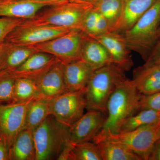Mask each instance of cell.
<instances>
[{
  "label": "cell",
  "mask_w": 160,
  "mask_h": 160,
  "mask_svg": "<svg viewBox=\"0 0 160 160\" xmlns=\"http://www.w3.org/2000/svg\"><path fill=\"white\" fill-rule=\"evenodd\" d=\"M141 95L132 80L127 78L120 84L108 100L106 122L96 137H103L118 133L124 122L138 112Z\"/></svg>",
  "instance_id": "6da1fadb"
},
{
  "label": "cell",
  "mask_w": 160,
  "mask_h": 160,
  "mask_svg": "<svg viewBox=\"0 0 160 160\" xmlns=\"http://www.w3.org/2000/svg\"><path fill=\"white\" fill-rule=\"evenodd\" d=\"M160 0L153 4L131 28L121 34L130 51L146 61L159 41Z\"/></svg>",
  "instance_id": "7a4b0ae2"
},
{
  "label": "cell",
  "mask_w": 160,
  "mask_h": 160,
  "mask_svg": "<svg viewBox=\"0 0 160 160\" xmlns=\"http://www.w3.org/2000/svg\"><path fill=\"white\" fill-rule=\"evenodd\" d=\"M126 79L125 71L113 64L94 70L85 89L86 109L107 114L106 106L109 98Z\"/></svg>",
  "instance_id": "3957f363"
},
{
  "label": "cell",
  "mask_w": 160,
  "mask_h": 160,
  "mask_svg": "<svg viewBox=\"0 0 160 160\" xmlns=\"http://www.w3.org/2000/svg\"><path fill=\"white\" fill-rule=\"evenodd\" d=\"M69 129L48 116L33 131L36 160H57L69 141Z\"/></svg>",
  "instance_id": "277c9868"
},
{
  "label": "cell",
  "mask_w": 160,
  "mask_h": 160,
  "mask_svg": "<svg viewBox=\"0 0 160 160\" xmlns=\"http://www.w3.org/2000/svg\"><path fill=\"white\" fill-rule=\"evenodd\" d=\"M66 2L39 12L34 17L24 20L22 25H46L81 30L85 15L92 6L72 1L67 4Z\"/></svg>",
  "instance_id": "5b68a950"
},
{
  "label": "cell",
  "mask_w": 160,
  "mask_h": 160,
  "mask_svg": "<svg viewBox=\"0 0 160 160\" xmlns=\"http://www.w3.org/2000/svg\"><path fill=\"white\" fill-rule=\"evenodd\" d=\"M160 139V122H158L128 132L109 134L103 137H95L92 141L105 139L119 143L136 153L142 160H148L155 143Z\"/></svg>",
  "instance_id": "8992f818"
},
{
  "label": "cell",
  "mask_w": 160,
  "mask_h": 160,
  "mask_svg": "<svg viewBox=\"0 0 160 160\" xmlns=\"http://www.w3.org/2000/svg\"><path fill=\"white\" fill-rule=\"evenodd\" d=\"M85 33L80 29H72L47 42L29 46L37 51L54 56L63 64L81 59V51Z\"/></svg>",
  "instance_id": "52a82bcc"
},
{
  "label": "cell",
  "mask_w": 160,
  "mask_h": 160,
  "mask_svg": "<svg viewBox=\"0 0 160 160\" xmlns=\"http://www.w3.org/2000/svg\"><path fill=\"white\" fill-rule=\"evenodd\" d=\"M85 89L66 92L49 100L50 115L58 122L69 127L79 119L86 108Z\"/></svg>",
  "instance_id": "ba28073f"
},
{
  "label": "cell",
  "mask_w": 160,
  "mask_h": 160,
  "mask_svg": "<svg viewBox=\"0 0 160 160\" xmlns=\"http://www.w3.org/2000/svg\"><path fill=\"white\" fill-rule=\"evenodd\" d=\"M33 100L0 105V141L9 150L20 132L25 129L26 112Z\"/></svg>",
  "instance_id": "9c48e42d"
},
{
  "label": "cell",
  "mask_w": 160,
  "mask_h": 160,
  "mask_svg": "<svg viewBox=\"0 0 160 160\" xmlns=\"http://www.w3.org/2000/svg\"><path fill=\"white\" fill-rule=\"evenodd\" d=\"M71 29L46 25L21 24L8 35L3 42L17 46H33L57 38Z\"/></svg>",
  "instance_id": "30bf717a"
},
{
  "label": "cell",
  "mask_w": 160,
  "mask_h": 160,
  "mask_svg": "<svg viewBox=\"0 0 160 160\" xmlns=\"http://www.w3.org/2000/svg\"><path fill=\"white\" fill-rule=\"evenodd\" d=\"M107 114L98 110H88L79 119L69 126V141L79 143L92 141L101 131Z\"/></svg>",
  "instance_id": "8fae6325"
},
{
  "label": "cell",
  "mask_w": 160,
  "mask_h": 160,
  "mask_svg": "<svg viewBox=\"0 0 160 160\" xmlns=\"http://www.w3.org/2000/svg\"><path fill=\"white\" fill-rule=\"evenodd\" d=\"M58 62L60 61L54 56L37 52L14 70L4 74L8 75L15 79H28L36 83Z\"/></svg>",
  "instance_id": "7c38bea8"
},
{
  "label": "cell",
  "mask_w": 160,
  "mask_h": 160,
  "mask_svg": "<svg viewBox=\"0 0 160 160\" xmlns=\"http://www.w3.org/2000/svg\"><path fill=\"white\" fill-rule=\"evenodd\" d=\"M93 38L105 46L110 55L112 64L125 72L131 69L133 66L131 51L121 33L108 32Z\"/></svg>",
  "instance_id": "4fadbf2b"
},
{
  "label": "cell",
  "mask_w": 160,
  "mask_h": 160,
  "mask_svg": "<svg viewBox=\"0 0 160 160\" xmlns=\"http://www.w3.org/2000/svg\"><path fill=\"white\" fill-rule=\"evenodd\" d=\"M64 1L42 2L34 0H0V17L29 19L47 6Z\"/></svg>",
  "instance_id": "5bb4252c"
},
{
  "label": "cell",
  "mask_w": 160,
  "mask_h": 160,
  "mask_svg": "<svg viewBox=\"0 0 160 160\" xmlns=\"http://www.w3.org/2000/svg\"><path fill=\"white\" fill-rule=\"evenodd\" d=\"M64 64L58 62L37 82L40 98L50 100L67 91L64 81Z\"/></svg>",
  "instance_id": "9a60e30c"
},
{
  "label": "cell",
  "mask_w": 160,
  "mask_h": 160,
  "mask_svg": "<svg viewBox=\"0 0 160 160\" xmlns=\"http://www.w3.org/2000/svg\"><path fill=\"white\" fill-rule=\"evenodd\" d=\"M93 71L82 59L64 64V81L67 91L86 89Z\"/></svg>",
  "instance_id": "2e32d148"
},
{
  "label": "cell",
  "mask_w": 160,
  "mask_h": 160,
  "mask_svg": "<svg viewBox=\"0 0 160 160\" xmlns=\"http://www.w3.org/2000/svg\"><path fill=\"white\" fill-rule=\"evenodd\" d=\"M81 59L93 70L112 64L109 52L94 38L85 34L83 38Z\"/></svg>",
  "instance_id": "e0dca14e"
},
{
  "label": "cell",
  "mask_w": 160,
  "mask_h": 160,
  "mask_svg": "<svg viewBox=\"0 0 160 160\" xmlns=\"http://www.w3.org/2000/svg\"><path fill=\"white\" fill-rule=\"evenodd\" d=\"M37 52L29 46H17L3 42L0 52V75L13 71Z\"/></svg>",
  "instance_id": "ac0fdd59"
},
{
  "label": "cell",
  "mask_w": 160,
  "mask_h": 160,
  "mask_svg": "<svg viewBox=\"0 0 160 160\" xmlns=\"http://www.w3.org/2000/svg\"><path fill=\"white\" fill-rule=\"evenodd\" d=\"M132 82L141 94L160 91V69L157 65H143L135 69Z\"/></svg>",
  "instance_id": "d6986e66"
},
{
  "label": "cell",
  "mask_w": 160,
  "mask_h": 160,
  "mask_svg": "<svg viewBox=\"0 0 160 160\" xmlns=\"http://www.w3.org/2000/svg\"><path fill=\"white\" fill-rule=\"evenodd\" d=\"M158 1L124 0L122 18L113 32L121 33L129 29Z\"/></svg>",
  "instance_id": "ffe728a7"
},
{
  "label": "cell",
  "mask_w": 160,
  "mask_h": 160,
  "mask_svg": "<svg viewBox=\"0 0 160 160\" xmlns=\"http://www.w3.org/2000/svg\"><path fill=\"white\" fill-rule=\"evenodd\" d=\"M58 160H102L98 146L91 142L72 143L67 142Z\"/></svg>",
  "instance_id": "44dd1931"
},
{
  "label": "cell",
  "mask_w": 160,
  "mask_h": 160,
  "mask_svg": "<svg viewBox=\"0 0 160 160\" xmlns=\"http://www.w3.org/2000/svg\"><path fill=\"white\" fill-rule=\"evenodd\" d=\"M9 160H36L33 132L25 128L18 136L9 150Z\"/></svg>",
  "instance_id": "7402d4cb"
},
{
  "label": "cell",
  "mask_w": 160,
  "mask_h": 160,
  "mask_svg": "<svg viewBox=\"0 0 160 160\" xmlns=\"http://www.w3.org/2000/svg\"><path fill=\"white\" fill-rule=\"evenodd\" d=\"M98 146L102 160H142L136 153L119 143L107 140L92 141Z\"/></svg>",
  "instance_id": "603a6c76"
},
{
  "label": "cell",
  "mask_w": 160,
  "mask_h": 160,
  "mask_svg": "<svg viewBox=\"0 0 160 160\" xmlns=\"http://www.w3.org/2000/svg\"><path fill=\"white\" fill-rule=\"evenodd\" d=\"M124 0H100L92 7L108 23L109 31H114L122 14Z\"/></svg>",
  "instance_id": "cb8c5ba5"
},
{
  "label": "cell",
  "mask_w": 160,
  "mask_h": 160,
  "mask_svg": "<svg viewBox=\"0 0 160 160\" xmlns=\"http://www.w3.org/2000/svg\"><path fill=\"white\" fill-rule=\"evenodd\" d=\"M49 99L38 98L29 104L26 115V127L34 131L50 115Z\"/></svg>",
  "instance_id": "d4e9b609"
},
{
  "label": "cell",
  "mask_w": 160,
  "mask_h": 160,
  "mask_svg": "<svg viewBox=\"0 0 160 160\" xmlns=\"http://www.w3.org/2000/svg\"><path fill=\"white\" fill-rule=\"evenodd\" d=\"M160 122V111L146 109L138 112L124 122L120 132H128L143 126Z\"/></svg>",
  "instance_id": "484cf974"
},
{
  "label": "cell",
  "mask_w": 160,
  "mask_h": 160,
  "mask_svg": "<svg viewBox=\"0 0 160 160\" xmlns=\"http://www.w3.org/2000/svg\"><path fill=\"white\" fill-rule=\"evenodd\" d=\"M38 98L40 95L36 82L28 79H16L11 103L23 102Z\"/></svg>",
  "instance_id": "4316f807"
},
{
  "label": "cell",
  "mask_w": 160,
  "mask_h": 160,
  "mask_svg": "<svg viewBox=\"0 0 160 160\" xmlns=\"http://www.w3.org/2000/svg\"><path fill=\"white\" fill-rule=\"evenodd\" d=\"M100 14L93 7L87 12L83 20L81 30L85 34L94 38L97 35V27Z\"/></svg>",
  "instance_id": "83f0119b"
},
{
  "label": "cell",
  "mask_w": 160,
  "mask_h": 160,
  "mask_svg": "<svg viewBox=\"0 0 160 160\" xmlns=\"http://www.w3.org/2000/svg\"><path fill=\"white\" fill-rule=\"evenodd\" d=\"M15 79L8 75H0V105L11 103Z\"/></svg>",
  "instance_id": "f1b7e54d"
},
{
  "label": "cell",
  "mask_w": 160,
  "mask_h": 160,
  "mask_svg": "<svg viewBox=\"0 0 160 160\" xmlns=\"http://www.w3.org/2000/svg\"><path fill=\"white\" fill-rule=\"evenodd\" d=\"M23 19L0 17V42L3 43L8 35L24 22Z\"/></svg>",
  "instance_id": "f546056e"
},
{
  "label": "cell",
  "mask_w": 160,
  "mask_h": 160,
  "mask_svg": "<svg viewBox=\"0 0 160 160\" xmlns=\"http://www.w3.org/2000/svg\"><path fill=\"white\" fill-rule=\"evenodd\" d=\"M146 109L160 111V91L146 95L142 94L139 102L138 112Z\"/></svg>",
  "instance_id": "4dcf8cb0"
},
{
  "label": "cell",
  "mask_w": 160,
  "mask_h": 160,
  "mask_svg": "<svg viewBox=\"0 0 160 160\" xmlns=\"http://www.w3.org/2000/svg\"><path fill=\"white\" fill-rule=\"evenodd\" d=\"M160 62V39L154 46L144 65L147 66L158 65Z\"/></svg>",
  "instance_id": "1f68e13d"
},
{
  "label": "cell",
  "mask_w": 160,
  "mask_h": 160,
  "mask_svg": "<svg viewBox=\"0 0 160 160\" xmlns=\"http://www.w3.org/2000/svg\"><path fill=\"white\" fill-rule=\"evenodd\" d=\"M148 160H160V139L155 143Z\"/></svg>",
  "instance_id": "d6a6232c"
},
{
  "label": "cell",
  "mask_w": 160,
  "mask_h": 160,
  "mask_svg": "<svg viewBox=\"0 0 160 160\" xmlns=\"http://www.w3.org/2000/svg\"><path fill=\"white\" fill-rule=\"evenodd\" d=\"M0 160H9V149L0 141Z\"/></svg>",
  "instance_id": "836d02e7"
},
{
  "label": "cell",
  "mask_w": 160,
  "mask_h": 160,
  "mask_svg": "<svg viewBox=\"0 0 160 160\" xmlns=\"http://www.w3.org/2000/svg\"><path fill=\"white\" fill-rule=\"evenodd\" d=\"M100 0H72L74 2H77L83 3L89 6H93L95 3L99 1Z\"/></svg>",
  "instance_id": "e575fe53"
},
{
  "label": "cell",
  "mask_w": 160,
  "mask_h": 160,
  "mask_svg": "<svg viewBox=\"0 0 160 160\" xmlns=\"http://www.w3.org/2000/svg\"><path fill=\"white\" fill-rule=\"evenodd\" d=\"M34 1H42V2H52V1H66L67 0H34Z\"/></svg>",
  "instance_id": "d590c367"
},
{
  "label": "cell",
  "mask_w": 160,
  "mask_h": 160,
  "mask_svg": "<svg viewBox=\"0 0 160 160\" xmlns=\"http://www.w3.org/2000/svg\"><path fill=\"white\" fill-rule=\"evenodd\" d=\"M158 34L159 40L160 39V24L159 27L158 32Z\"/></svg>",
  "instance_id": "8d00e7d4"
},
{
  "label": "cell",
  "mask_w": 160,
  "mask_h": 160,
  "mask_svg": "<svg viewBox=\"0 0 160 160\" xmlns=\"http://www.w3.org/2000/svg\"><path fill=\"white\" fill-rule=\"evenodd\" d=\"M3 43L0 42V52H1V50H2V47Z\"/></svg>",
  "instance_id": "74e56055"
},
{
  "label": "cell",
  "mask_w": 160,
  "mask_h": 160,
  "mask_svg": "<svg viewBox=\"0 0 160 160\" xmlns=\"http://www.w3.org/2000/svg\"><path fill=\"white\" fill-rule=\"evenodd\" d=\"M157 65V66H158V67H159V69H160V62L158 64V65Z\"/></svg>",
  "instance_id": "f35d334b"
}]
</instances>
